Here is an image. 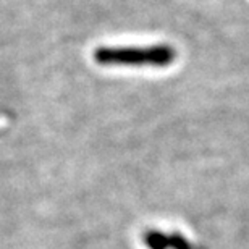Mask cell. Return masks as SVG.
<instances>
[{"label":"cell","mask_w":249,"mask_h":249,"mask_svg":"<svg viewBox=\"0 0 249 249\" xmlns=\"http://www.w3.org/2000/svg\"><path fill=\"white\" fill-rule=\"evenodd\" d=\"M170 248H173V249H191V246H189L181 236H177V235L170 236Z\"/></svg>","instance_id":"cell-3"},{"label":"cell","mask_w":249,"mask_h":249,"mask_svg":"<svg viewBox=\"0 0 249 249\" xmlns=\"http://www.w3.org/2000/svg\"><path fill=\"white\" fill-rule=\"evenodd\" d=\"M177 51L168 44L147 47H99L94 60L101 67H152L165 68L175 62Z\"/></svg>","instance_id":"cell-1"},{"label":"cell","mask_w":249,"mask_h":249,"mask_svg":"<svg viewBox=\"0 0 249 249\" xmlns=\"http://www.w3.org/2000/svg\"><path fill=\"white\" fill-rule=\"evenodd\" d=\"M146 245L151 249H167L170 248V236H165L159 231H151L146 235Z\"/></svg>","instance_id":"cell-2"}]
</instances>
